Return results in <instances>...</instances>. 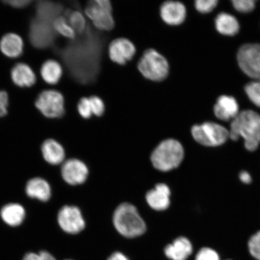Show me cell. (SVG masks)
<instances>
[{
    "label": "cell",
    "instance_id": "cell-6",
    "mask_svg": "<svg viewBox=\"0 0 260 260\" xmlns=\"http://www.w3.org/2000/svg\"><path fill=\"white\" fill-rule=\"evenodd\" d=\"M237 61L244 73L260 81V44L243 45L237 53Z\"/></svg>",
    "mask_w": 260,
    "mask_h": 260
},
{
    "label": "cell",
    "instance_id": "cell-31",
    "mask_svg": "<svg viewBox=\"0 0 260 260\" xmlns=\"http://www.w3.org/2000/svg\"><path fill=\"white\" fill-rule=\"evenodd\" d=\"M77 110L80 115L84 119H89L93 115L89 98L83 97L79 101Z\"/></svg>",
    "mask_w": 260,
    "mask_h": 260
},
{
    "label": "cell",
    "instance_id": "cell-20",
    "mask_svg": "<svg viewBox=\"0 0 260 260\" xmlns=\"http://www.w3.org/2000/svg\"><path fill=\"white\" fill-rule=\"evenodd\" d=\"M86 15L92 22L112 14V6L109 0H95L90 2L85 9Z\"/></svg>",
    "mask_w": 260,
    "mask_h": 260
},
{
    "label": "cell",
    "instance_id": "cell-25",
    "mask_svg": "<svg viewBox=\"0 0 260 260\" xmlns=\"http://www.w3.org/2000/svg\"><path fill=\"white\" fill-rule=\"evenodd\" d=\"M38 11L40 20L47 22L51 19H53L54 20L57 18V15L59 12L57 5L50 3H43V4L38 6Z\"/></svg>",
    "mask_w": 260,
    "mask_h": 260
},
{
    "label": "cell",
    "instance_id": "cell-17",
    "mask_svg": "<svg viewBox=\"0 0 260 260\" xmlns=\"http://www.w3.org/2000/svg\"><path fill=\"white\" fill-rule=\"evenodd\" d=\"M24 42L19 35L15 34L6 35L0 41V50L5 56L16 58L23 52Z\"/></svg>",
    "mask_w": 260,
    "mask_h": 260
},
{
    "label": "cell",
    "instance_id": "cell-36",
    "mask_svg": "<svg viewBox=\"0 0 260 260\" xmlns=\"http://www.w3.org/2000/svg\"><path fill=\"white\" fill-rule=\"evenodd\" d=\"M31 1L28 0H14V1H6L5 3L13 8H23L28 6L31 3Z\"/></svg>",
    "mask_w": 260,
    "mask_h": 260
},
{
    "label": "cell",
    "instance_id": "cell-38",
    "mask_svg": "<svg viewBox=\"0 0 260 260\" xmlns=\"http://www.w3.org/2000/svg\"><path fill=\"white\" fill-rule=\"evenodd\" d=\"M8 105V94L5 91L0 90V105L7 107Z\"/></svg>",
    "mask_w": 260,
    "mask_h": 260
},
{
    "label": "cell",
    "instance_id": "cell-41",
    "mask_svg": "<svg viewBox=\"0 0 260 260\" xmlns=\"http://www.w3.org/2000/svg\"><path fill=\"white\" fill-rule=\"evenodd\" d=\"M226 260H232V259H226Z\"/></svg>",
    "mask_w": 260,
    "mask_h": 260
},
{
    "label": "cell",
    "instance_id": "cell-23",
    "mask_svg": "<svg viewBox=\"0 0 260 260\" xmlns=\"http://www.w3.org/2000/svg\"><path fill=\"white\" fill-rule=\"evenodd\" d=\"M41 74L42 79L47 83L57 84L62 76V68L57 61L49 60L42 64Z\"/></svg>",
    "mask_w": 260,
    "mask_h": 260
},
{
    "label": "cell",
    "instance_id": "cell-34",
    "mask_svg": "<svg viewBox=\"0 0 260 260\" xmlns=\"http://www.w3.org/2000/svg\"><path fill=\"white\" fill-rule=\"evenodd\" d=\"M232 3L236 11L242 13L251 12L255 7L253 0H233Z\"/></svg>",
    "mask_w": 260,
    "mask_h": 260
},
{
    "label": "cell",
    "instance_id": "cell-33",
    "mask_svg": "<svg viewBox=\"0 0 260 260\" xmlns=\"http://www.w3.org/2000/svg\"><path fill=\"white\" fill-rule=\"evenodd\" d=\"M218 2L217 0H197L194 3V6L197 11L202 14L209 13L215 8Z\"/></svg>",
    "mask_w": 260,
    "mask_h": 260
},
{
    "label": "cell",
    "instance_id": "cell-40",
    "mask_svg": "<svg viewBox=\"0 0 260 260\" xmlns=\"http://www.w3.org/2000/svg\"><path fill=\"white\" fill-rule=\"evenodd\" d=\"M7 107L0 105V117L5 116L7 115Z\"/></svg>",
    "mask_w": 260,
    "mask_h": 260
},
{
    "label": "cell",
    "instance_id": "cell-11",
    "mask_svg": "<svg viewBox=\"0 0 260 260\" xmlns=\"http://www.w3.org/2000/svg\"><path fill=\"white\" fill-rule=\"evenodd\" d=\"M186 8L183 3L177 1L165 2L160 9V17L165 23L179 25L183 23L186 18Z\"/></svg>",
    "mask_w": 260,
    "mask_h": 260
},
{
    "label": "cell",
    "instance_id": "cell-22",
    "mask_svg": "<svg viewBox=\"0 0 260 260\" xmlns=\"http://www.w3.org/2000/svg\"><path fill=\"white\" fill-rule=\"evenodd\" d=\"M215 25L220 34L230 37L236 35L240 28L239 22L235 16L226 13H220L217 15Z\"/></svg>",
    "mask_w": 260,
    "mask_h": 260
},
{
    "label": "cell",
    "instance_id": "cell-24",
    "mask_svg": "<svg viewBox=\"0 0 260 260\" xmlns=\"http://www.w3.org/2000/svg\"><path fill=\"white\" fill-rule=\"evenodd\" d=\"M53 28L58 34L69 39H74L76 37V32L68 23L67 19L64 17H57L53 22Z\"/></svg>",
    "mask_w": 260,
    "mask_h": 260
},
{
    "label": "cell",
    "instance_id": "cell-37",
    "mask_svg": "<svg viewBox=\"0 0 260 260\" xmlns=\"http://www.w3.org/2000/svg\"><path fill=\"white\" fill-rule=\"evenodd\" d=\"M239 179L244 184H249L252 183L251 175L249 173V172L246 171L240 172Z\"/></svg>",
    "mask_w": 260,
    "mask_h": 260
},
{
    "label": "cell",
    "instance_id": "cell-21",
    "mask_svg": "<svg viewBox=\"0 0 260 260\" xmlns=\"http://www.w3.org/2000/svg\"><path fill=\"white\" fill-rule=\"evenodd\" d=\"M47 22L41 21L32 25L31 37L32 43L36 46L44 47L50 44L53 40V35Z\"/></svg>",
    "mask_w": 260,
    "mask_h": 260
},
{
    "label": "cell",
    "instance_id": "cell-42",
    "mask_svg": "<svg viewBox=\"0 0 260 260\" xmlns=\"http://www.w3.org/2000/svg\"><path fill=\"white\" fill-rule=\"evenodd\" d=\"M66 260H71V259H66Z\"/></svg>",
    "mask_w": 260,
    "mask_h": 260
},
{
    "label": "cell",
    "instance_id": "cell-29",
    "mask_svg": "<svg viewBox=\"0 0 260 260\" xmlns=\"http://www.w3.org/2000/svg\"><path fill=\"white\" fill-rule=\"evenodd\" d=\"M93 115L100 117L106 111V106L103 100L100 97L93 95L89 98Z\"/></svg>",
    "mask_w": 260,
    "mask_h": 260
},
{
    "label": "cell",
    "instance_id": "cell-27",
    "mask_svg": "<svg viewBox=\"0 0 260 260\" xmlns=\"http://www.w3.org/2000/svg\"><path fill=\"white\" fill-rule=\"evenodd\" d=\"M245 89L251 102L260 108V81H252L247 84Z\"/></svg>",
    "mask_w": 260,
    "mask_h": 260
},
{
    "label": "cell",
    "instance_id": "cell-13",
    "mask_svg": "<svg viewBox=\"0 0 260 260\" xmlns=\"http://www.w3.org/2000/svg\"><path fill=\"white\" fill-rule=\"evenodd\" d=\"M238 103L235 98L222 95L217 99L214 106V113L217 118L223 121H229L236 118L239 114Z\"/></svg>",
    "mask_w": 260,
    "mask_h": 260
},
{
    "label": "cell",
    "instance_id": "cell-35",
    "mask_svg": "<svg viewBox=\"0 0 260 260\" xmlns=\"http://www.w3.org/2000/svg\"><path fill=\"white\" fill-rule=\"evenodd\" d=\"M22 260H56L53 255L47 251H42L39 253H28Z\"/></svg>",
    "mask_w": 260,
    "mask_h": 260
},
{
    "label": "cell",
    "instance_id": "cell-10",
    "mask_svg": "<svg viewBox=\"0 0 260 260\" xmlns=\"http://www.w3.org/2000/svg\"><path fill=\"white\" fill-rule=\"evenodd\" d=\"M109 56L113 62L124 65L133 59L136 53L134 44L124 38H117L110 44Z\"/></svg>",
    "mask_w": 260,
    "mask_h": 260
},
{
    "label": "cell",
    "instance_id": "cell-12",
    "mask_svg": "<svg viewBox=\"0 0 260 260\" xmlns=\"http://www.w3.org/2000/svg\"><path fill=\"white\" fill-rule=\"evenodd\" d=\"M170 188L167 184H158L153 189L149 190L146 193V202L152 209L164 211L170 207Z\"/></svg>",
    "mask_w": 260,
    "mask_h": 260
},
{
    "label": "cell",
    "instance_id": "cell-3",
    "mask_svg": "<svg viewBox=\"0 0 260 260\" xmlns=\"http://www.w3.org/2000/svg\"><path fill=\"white\" fill-rule=\"evenodd\" d=\"M184 150L180 142L173 139L165 140L152 152L151 160L157 170L168 172L180 166L183 160Z\"/></svg>",
    "mask_w": 260,
    "mask_h": 260
},
{
    "label": "cell",
    "instance_id": "cell-19",
    "mask_svg": "<svg viewBox=\"0 0 260 260\" xmlns=\"http://www.w3.org/2000/svg\"><path fill=\"white\" fill-rule=\"evenodd\" d=\"M11 77L16 85L21 87H31L36 82L34 71L27 64L18 63L13 68Z\"/></svg>",
    "mask_w": 260,
    "mask_h": 260
},
{
    "label": "cell",
    "instance_id": "cell-1",
    "mask_svg": "<svg viewBox=\"0 0 260 260\" xmlns=\"http://www.w3.org/2000/svg\"><path fill=\"white\" fill-rule=\"evenodd\" d=\"M229 133L233 141L243 138L247 150L256 151L260 144V115L253 110H243L233 120Z\"/></svg>",
    "mask_w": 260,
    "mask_h": 260
},
{
    "label": "cell",
    "instance_id": "cell-8",
    "mask_svg": "<svg viewBox=\"0 0 260 260\" xmlns=\"http://www.w3.org/2000/svg\"><path fill=\"white\" fill-rule=\"evenodd\" d=\"M57 221L61 230L70 235H77L84 229L86 223L80 210L76 206H65L58 211Z\"/></svg>",
    "mask_w": 260,
    "mask_h": 260
},
{
    "label": "cell",
    "instance_id": "cell-2",
    "mask_svg": "<svg viewBox=\"0 0 260 260\" xmlns=\"http://www.w3.org/2000/svg\"><path fill=\"white\" fill-rule=\"evenodd\" d=\"M113 222L116 230L127 238L141 236L146 232L144 220L136 207L129 203H122L116 208Z\"/></svg>",
    "mask_w": 260,
    "mask_h": 260
},
{
    "label": "cell",
    "instance_id": "cell-39",
    "mask_svg": "<svg viewBox=\"0 0 260 260\" xmlns=\"http://www.w3.org/2000/svg\"><path fill=\"white\" fill-rule=\"evenodd\" d=\"M107 260H129L126 256L120 252L112 253Z\"/></svg>",
    "mask_w": 260,
    "mask_h": 260
},
{
    "label": "cell",
    "instance_id": "cell-30",
    "mask_svg": "<svg viewBox=\"0 0 260 260\" xmlns=\"http://www.w3.org/2000/svg\"><path fill=\"white\" fill-rule=\"evenodd\" d=\"M95 27L102 31H110L115 27V22L112 14L105 16L102 19L93 22Z\"/></svg>",
    "mask_w": 260,
    "mask_h": 260
},
{
    "label": "cell",
    "instance_id": "cell-15",
    "mask_svg": "<svg viewBox=\"0 0 260 260\" xmlns=\"http://www.w3.org/2000/svg\"><path fill=\"white\" fill-rule=\"evenodd\" d=\"M25 192L32 199L47 202L51 197V188L48 182L44 178H34L26 184Z\"/></svg>",
    "mask_w": 260,
    "mask_h": 260
},
{
    "label": "cell",
    "instance_id": "cell-18",
    "mask_svg": "<svg viewBox=\"0 0 260 260\" xmlns=\"http://www.w3.org/2000/svg\"><path fill=\"white\" fill-rule=\"evenodd\" d=\"M0 215L7 225L16 227L20 225L24 222L25 210L20 204L9 203L2 208Z\"/></svg>",
    "mask_w": 260,
    "mask_h": 260
},
{
    "label": "cell",
    "instance_id": "cell-14",
    "mask_svg": "<svg viewBox=\"0 0 260 260\" xmlns=\"http://www.w3.org/2000/svg\"><path fill=\"white\" fill-rule=\"evenodd\" d=\"M164 251L171 260H187L192 253L193 246L186 237H179L166 246Z\"/></svg>",
    "mask_w": 260,
    "mask_h": 260
},
{
    "label": "cell",
    "instance_id": "cell-9",
    "mask_svg": "<svg viewBox=\"0 0 260 260\" xmlns=\"http://www.w3.org/2000/svg\"><path fill=\"white\" fill-rule=\"evenodd\" d=\"M61 176L65 182L72 186L81 184L87 180L89 170L82 161L70 158L64 161L61 168Z\"/></svg>",
    "mask_w": 260,
    "mask_h": 260
},
{
    "label": "cell",
    "instance_id": "cell-5",
    "mask_svg": "<svg viewBox=\"0 0 260 260\" xmlns=\"http://www.w3.org/2000/svg\"><path fill=\"white\" fill-rule=\"evenodd\" d=\"M191 133L195 141L207 147L222 145L230 138L229 130L218 123L211 122L193 125Z\"/></svg>",
    "mask_w": 260,
    "mask_h": 260
},
{
    "label": "cell",
    "instance_id": "cell-32",
    "mask_svg": "<svg viewBox=\"0 0 260 260\" xmlns=\"http://www.w3.org/2000/svg\"><path fill=\"white\" fill-rule=\"evenodd\" d=\"M195 260H220L219 253L212 248H201L195 256Z\"/></svg>",
    "mask_w": 260,
    "mask_h": 260
},
{
    "label": "cell",
    "instance_id": "cell-16",
    "mask_svg": "<svg viewBox=\"0 0 260 260\" xmlns=\"http://www.w3.org/2000/svg\"><path fill=\"white\" fill-rule=\"evenodd\" d=\"M42 155L45 160L52 165H58L64 161L65 151L60 143L54 139H47L41 146Z\"/></svg>",
    "mask_w": 260,
    "mask_h": 260
},
{
    "label": "cell",
    "instance_id": "cell-4",
    "mask_svg": "<svg viewBox=\"0 0 260 260\" xmlns=\"http://www.w3.org/2000/svg\"><path fill=\"white\" fill-rule=\"evenodd\" d=\"M139 72L146 79L160 82L170 73V64L167 58L154 49H148L138 63Z\"/></svg>",
    "mask_w": 260,
    "mask_h": 260
},
{
    "label": "cell",
    "instance_id": "cell-7",
    "mask_svg": "<svg viewBox=\"0 0 260 260\" xmlns=\"http://www.w3.org/2000/svg\"><path fill=\"white\" fill-rule=\"evenodd\" d=\"M35 105L48 118H60L64 113V98L56 90L43 91L36 101Z\"/></svg>",
    "mask_w": 260,
    "mask_h": 260
},
{
    "label": "cell",
    "instance_id": "cell-28",
    "mask_svg": "<svg viewBox=\"0 0 260 260\" xmlns=\"http://www.w3.org/2000/svg\"><path fill=\"white\" fill-rule=\"evenodd\" d=\"M248 247L250 254L256 259L260 260V231L249 239Z\"/></svg>",
    "mask_w": 260,
    "mask_h": 260
},
{
    "label": "cell",
    "instance_id": "cell-26",
    "mask_svg": "<svg viewBox=\"0 0 260 260\" xmlns=\"http://www.w3.org/2000/svg\"><path fill=\"white\" fill-rule=\"evenodd\" d=\"M68 23L73 28L75 32L81 34L86 27L85 18L79 11L70 12L68 15Z\"/></svg>",
    "mask_w": 260,
    "mask_h": 260
}]
</instances>
